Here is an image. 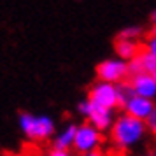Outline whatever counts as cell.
Returning a JSON list of instances; mask_svg holds the SVG:
<instances>
[{
  "instance_id": "13",
  "label": "cell",
  "mask_w": 156,
  "mask_h": 156,
  "mask_svg": "<svg viewBox=\"0 0 156 156\" xmlns=\"http://www.w3.org/2000/svg\"><path fill=\"white\" fill-rule=\"evenodd\" d=\"M132 97H135V93H133V90H132V86H130V83H128V81H125V83L118 84V98H119V107L125 105V104H126Z\"/></svg>"
},
{
  "instance_id": "18",
  "label": "cell",
  "mask_w": 156,
  "mask_h": 156,
  "mask_svg": "<svg viewBox=\"0 0 156 156\" xmlns=\"http://www.w3.org/2000/svg\"><path fill=\"white\" fill-rule=\"evenodd\" d=\"M142 156H156V149H149L147 153H144Z\"/></svg>"
},
{
  "instance_id": "1",
  "label": "cell",
  "mask_w": 156,
  "mask_h": 156,
  "mask_svg": "<svg viewBox=\"0 0 156 156\" xmlns=\"http://www.w3.org/2000/svg\"><path fill=\"white\" fill-rule=\"evenodd\" d=\"M146 137H147L146 123L140 119H135L125 112L116 116L112 126L109 130V139L112 142V146L123 153L137 149Z\"/></svg>"
},
{
  "instance_id": "8",
  "label": "cell",
  "mask_w": 156,
  "mask_h": 156,
  "mask_svg": "<svg viewBox=\"0 0 156 156\" xmlns=\"http://www.w3.org/2000/svg\"><path fill=\"white\" fill-rule=\"evenodd\" d=\"M154 102L153 100H147V98H142V97H132L128 100L125 105L121 107L123 112L132 116L135 119H140V121H146L149 118V114L154 111Z\"/></svg>"
},
{
  "instance_id": "2",
  "label": "cell",
  "mask_w": 156,
  "mask_h": 156,
  "mask_svg": "<svg viewBox=\"0 0 156 156\" xmlns=\"http://www.w3.org/2000/svg\"><path fill=\"white\" fill-rule=\"evenodd\" d=\"M18 126L30 142H48L56 133V123L48 114L20 112Z\"/></svg>"
},
{
  "instance_id": "19",
  "label": "cell",
  "mask_w": 156,
  "mask_h": 156,
  "mask_svg": "<svg viewBox=\"0 0 156 156\" xmlns=\"http://www.w3.org/2000/svg\"><path fill=\"white\" fill-rule=\"evenodd\" d=\"M9 156H27V154H9Z\"/></svg>"
},
{
  "instance_id": "6",
  "label": "cell",
  "mask_w": 156,
  "mask_h": 156,
  "mask_svg": "<svg viewBox=\"0 0 156 156\" xmlns=\"http://www.w3.org/2000/svg\"><path fill=\"white\" fill-rule=\"evenodd\" d=\"M88 100H91L95 105L107 109V111H116L119 107V98H118V86L109 84V83H102V81H95L90 90H88Z\"/></svg>"
},
{
  "instance_id": "3",
  "label": "cell",
  "mask_w": 156,
  "mask_h": 156,
  "mask_svg": "<svg viewBox=\"0 0 156 156\" xmlns=\"http://www.w3.org/2000/svg\"><path fill=\"white\" fill-rule=\"evenodd\" d=\"M77 114L83 116L86 119V123H90L91 126H95L102 133L109 132L114 119H116V114L112 111H107V109H102V107L95 105L91 100H88V98H83L77 104Z\"/></svg>"
},
{
  "instance_id": "16",
  "label": "cell",
  "mask_w": 156,
  "mask_h": 156,
  "mask_svg": "<svg viewBox=\"0 0 156 156\" xmlns=\"http://www.w3.org/2000/svg\"><path fill=\"white\" fill-rule=\"evenodd\" d=\"M149 23H151V25L156 28V7L153 9L151 12H149Z\"/></svg>"
},
{
  "instance_id": "17",
  "label": "cell",
  "mask_w": 156,
  "mask_h": 156,
  "mask_svg": "<svg viewBox=\"0 0 156 156\" xmlns=\"http://www.w3.org/2000/svg\"><path fill=\"white\" fill-rule=\"evenodd\" d=\"M86 156H109V154H107L105 151L98 149V151H93V153H90V154H86Z\"/></svg>"
},
{
  "instance_id": "9",
  "label": "cell",
  "mask_w": 156,
  "mask_h": 156,
  "mask_svg": "<svg viewBox=\"0 0 156 156\" xmlns=\"http://www.w3.org/2000/svg\"><path fill=\"white\" fill-rule=\"evenodd\" d=\"M76 130H77L76 123H67L63 128L56 130L55 137L51 139V147L70 151L72 146H74V139H76Z\"/></svg>"
},
{
  "instance_id": "11",
  "label": "cell",
  "mask_w": 156,
  "mask_h": 156,
  "mask_svg": "<svg viewBox=\"0 0 156 156\" xmlns=\"http://www.w3.org/2000/svg\"><path fill=\"white\" fill-rule=\"evenodd\" d=\"M146 37V30L142 25H128L125 28L118 32V39H126V41H135L139 42V39Z\"/></svg>"
},
{
  "instance_id": "7",
  "label": "cell",
  "mask_w": 156,
  "mask_h": 156,
  "mask_svg": "<svg viewBox=\"0 0 156 156\" xmlns=\"http://www.w3.org/2000/svg\"><path fill=\"white\" fill-rule=\"evenodd\" d=\"M128 83L132 86V90L137 97L142 98H147L154 102L156 98V81L154 76H149V74H137L128 77Z\"/></svg>"
},
{
  "instance_id": "5",
  "label": "cell",
  "mask_w": 156,
  "mask_h": 156,
  "mask_svg": "<svg viewBox=\"0 0 156 156\" xmlns=\"http://www.w3.org/2000/svg\"><path fill=\"white\" fill-rule=\"evenodd\" d=\"M97 81H102V83H109V84L118 86L121 83L128 81V63L123 62L119 58H105L102 60L98 65H97Z\"/></svg>"
},
{
  "instance_id": "20",
  "label": "cell",
  "mask_w": 156,
  "mask_h": 156,
  "mask_svg": "<svg viewBox=\"0 0 156 156\" xmlns=\"http://www.w3.org/2000/svg\"><path fill=\"white\" fill-rule=\"evenodd\" d=\"M154 81H156V74H154Z\"/></svg>"
},
{
  "instance_id": "14",
  "label": "cell",
  "mask_w": 156,
  "mask_h": 156,
  "mask_svg": "<svg viewBox=\"0 0 156 156\" xmlns=\"http://www.w3.org/2000/svg\"><path fill=\"white\" fill-rule=\"evenodd\" d=\"M144 123H146V128H147V133L156 137V107H154V111L149 114V118L144 121Z\"/></svg>"
},
{
  "instance_id": "4",
  "label": "cell",
  "mask_w": 156,
  "mask_h": 156,
  "mask_svg": "<svg viewBox=\"0 0 156 156\" xmlns=\"http://www.w3.org/2000/svg\"><path fill=\"white\" fill-rule=\"evenodd\" d=\"M104 140V135L102 132H98L95 126H91L90 123H81L77 125L76 130V139H74V146L72 149L81 156H86L93 153V151H98Z\"/></svg>"
},
{
  "instance_id": "15",
  "label": "cell",
  "mask_w": 156,
  "mask_h": 156,
  "mask_svg": "<svg viewBox=\"0 0 156 156\" xmlns=\"http://www.w3.org/2000/svg\"><path fill=\"white\" fill-rule=\"evenodd\" d=\"M46 156H74V153H72V151H63V149H53L51 147Z\"/></svg>"
},
{
  "instance_id": "12",
  "label": "cell",
  "mask_w": 156,
  "mask_h": 156,
  "mask_svg": "<svg viewBox=\"0 0 156 156\" xmlns=\"http://www.w3.org/2000/svg\"><path fill=\"white\" fill-rule=\"evenodd\" d=\"M142 51L156 58V28H153L151 32L146 34L144 42H142Z\"/></svg>"
},
{
  "instance_id": "10",
  "label": "cell",
  "mask_w": 156,
  "mask_h": 156,
  "mask_svg": "<svg viewBox=\"0 0 156 156\" xmlns=\"http://www.w3.org/2000/svg\"><path fill=\"white\" fill-rule=\"evenodd\" d=\"M114 53L116 58H119L123 62H132L142 53V46L135 41H126V39H116L114 42Z\"/></svg>"
}]
</instances>
